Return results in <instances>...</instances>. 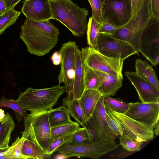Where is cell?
Wrapping results in <instances>:
<instances>
[{
  "instance_id": "obj_1",
  "label": "cell",
  "mask_w": 159,
  "mask_h": 159,
  "mask_svg": "<svg viewBox=\"0 0 159 159\" xmlns=\"http://www.w3.org/2000/svg\"><path fill=\"white\" fill-rule=\"evenodd\" d=\"M20 38L32 54L41 57L48 53L58 41L59 30L49 20L26 19L21 25Z\"/></svg>"
},
{
  "instance_id": "obj_2",
  "label": "cell",
  "mask_w": 159,
  "mask_h": 159,
  "mask_svg": "<svg viewBox=\"0 0 159 159\" xmlns=\"http://www.w3.org/2000/svg\"><path fill=\"white\" fill-rule=\"evenodd\" d=\"M52 19L66 27L75 37H82L87 32L89 10L79 7L71 0H49Z\"/></svg>"
},
{
  "instance_id": "obj_3",
  "label": "cell",
  "mask_w": 159,
  "mask_h": 159,
  "mask_svg": "<svg viewBox=\"0 0 159 159\" xmlns=\"http://www.w3.org/2000/svg\"><path fill=\"white\" fill-rule=\"evenodd\" d=\"M65 92L64 86L60 84L42 89L30 87L20 93L16 100L22 107L31 112L48 110L55 105Z\"/></svg>"
},
{
  "instance_id": "obj_4",
  "label": "cell",
  "mask_w": 159,
  "mask_h": 159,
  "mask_svg": "<svg viewBox=\"0 0 159 159\" xmlns=\"http://www.w3.org/2000/svg\"><path fill=\"white\" fill-rule=\"evenodd\" d=\"M48 111H39L27 115L24 120L25 128L21 136L32 141L45 151L53 140Z\"/></svg>"
},
{
  "instance_id": "obj_5",
  "label": "cell",
  "mask_w": 159,
  "mask_h": 159,
  "mask_svg": "<svg viewBox=\"0 0 159 159\" xmlns=\"http://www.w3.org/2000/svg\"><path fill=\"white\" fill-rule=\"evenodd\" d=\"M151 18L150 0H144L135 19H130L111 36L128 43L138 52L141 53L142 35Z\"/></svg>"
},
{
  "instance_id": "obj_6",
  "label": "cell",
  "mask_w": 159,
  "mask_h": 159,
  "mask_svg": "<svg viewBox=\"0 0 159 159\" xmlns=\"http://www.w3.org/2000/svg\"><path fill=\"white\" fill-rule=\"evenodd\" d=\"M118 146L115 143L103 140L95 142L89 140L82 144H75L69 142L61 145L57 151L64 155L67 158L77 157L98 159L104 154L115 150Z\"/></svg>"
},
{
  "instance_id": "obj_7",
  "label": "cell",
  "mask_w": 159,
  "mask_h": 159,
  "mask_svg": "<svg viewBox=\"0 0 159 159\" xmlns=\"http://www.w3.org/2000/svg\"><path fill=\"white\" fill-rule=\"evenodd\" d=\"M78 48L75 42L70 41L63 44L59 51L61 61L58 81L59 84H64L66 97L70 99L72 98L76 54Z\"/></svg>"
},
{
  "instance_id": "obj_8",
  "label": "cell",
  "mask_w": 159,
  "mask_h": 159,
  "mask_svg": "<svg viewBox=\"0 0 159 159\" xmlns=\"http://www.w3.org/2000/svg\"><path fill=\"white\" fill-rule=\"evenodd\" d=\"M81 51L84 65L94 70L123 77L124 60L107 57L90 46L82 48Z\"/></svg>"
},
{
  "instance_id": "obj_9",
  "label": "cell",
  "mask_w": 159,
  "mask_h": 159,
  "mask_svg": "<svg viewBox=\"0 0 159 159\" xmlns=\"http://www.w3.org/2000/svg\"><path fill=\"white\" fill-rule=\"evenodd\" d=\"M132 11L130 0H105L100 23H107L120 27L130 20Z\"/></svg>"
},
{
  "instance_id": "obj_10",
  "label": "cell",
  "mask_w": 159,
  "mask_h": 159,
  "mask_svg": "<svg viewBox=\"0 0 159 159\" xmlns=\"http://www.w3.org/2000/svg\"><path fill=\"white\" fill-rule=\"evenodd\" d=\"M96 49L107 57L124 61L138 53L128 43L102 34H99Z\"/></svg>"
},
{
  "instance_id": "obj_11",
  "label": "cell",
  "mask_w": 159,
  "mask_h": 159,
  "mask_svg": "<svg viewBox=\"0 0 159 159\" xmlns=\"http://www.w3.org/2000/svg\"><path fill=\"white\" fill-rule=\"evenodd\" d=\"M159 19L151 18L141 39V53L154 66L159 62Z\"/></svg>"
},
{
  "instance_id": "obj_12",
  "label": "cell",
  "mask_w": 159,
  "mask_h": 159,
  "mask_svg": "<svg viewBox=\"0 0 159 159\" xmlns=\"http://www.w3.org/2000/svg\"><path fill=\"white\" fill-rule=\"evenodd\" d=\"M111 111L121 125L124 134L142 143L153 138L154 128L151 125L134 120L124 114Z\"/></svg>"
},
{
  "instance_id": "obj_13",
  "label": "cell",
  "mask_w": 159,
  "mask_h": 159,
  "mask_svg": "<svg viewBox=\"0 0 159 159\" xmlns=\"http://www.w3.org/2000/svg\"><path fill=\"white\" fill-rule=\"evenodd\" d=\"M124 114L138 121L151 125L155 128L159 124V102H136L129 103Z\"/></svg>"
},
{
  "instance_id": "obj_14",
  "label": "cell",
  "mask_w": 159,
  "mask_h": 159,
  "mask_svg": "<svg viewBox=\"0 0 159 159\" xmlns=\"http://www.w3.org/2000/svg\"><path fill=\"white\" fill-rule=\"evenodd\" d=\"M104 96L99 99L92 116L88 121L98 133L101 140L115 143L117 137L110 128L106 117Z\"/></svg>"
},
{
  "instance_id": "obj_15",
  "label": "cell",
  "mask_w": 159,
  "mask_h": 159,
  "mask_svg": "<svg viewBox=\"0 0 159 159\" xmlns=\"http://www.w3.org/2000/svg\"><path fill=\"white\" fill-rule=\"evenodd\" d=\"M21 12L27 19L42 21L52 19L49 0H25Z\"/></svg>"
},
{
  "instance_id": "obj_16",
  "label": "cell",
  "mask_w": 159,
  "mask_h": 159,
  "mask_svg": "<svg viewBox=\"0 0 159 159\" xmlns=\"http://www.w3.org/2000/svg\"><path fill=\"white\" fill-rule=\"evenodd\" d=\"M125 74L135 88L142 102H159V90L135 72L126 71Z\"/></svg>"
},
{
  "instance_id": "obj_17",
  "label": "cell",
  "mask_w": 159,
  "mask_h": 159,
  "mask_svg": "<svg viewBox=\"0 0 159 159\" xmlns=\"http://www.w3.org/2000/svg\"><path fill=\"white\" fill-rule=\"evenodd\" d=\"M84 74L81 52L78 48L76 54L72 99H79L84 90Z\"/></svg>"
},
{
  "instance_id": "obj_18",
  "label": "cell",
  "mask_w": 159,
  "mask_h": 159,
  "mask_svg": "<svg viewBox=\"0 0 159 159\" xmlns=\"http://www.w3.org/2000/svg\"><path fill=\"white\" fill-rule=\"evenodd\" d=\"M98 71L102 78V82L98 90L103 96L115 95L122 87L123 77Z\"/></svg>"
},
{
  "instance_id": "obj_19",
  "label": "cell",
  "mask_w": 159,
  "mask_h": 159,
  "mask_svg": "<svg viewBox=\"0 0 159 159\" xmlns=\"http://www.w3.org/2000/svg\"><path fill=\"white\" fill-rule=\"evenodd\" d=\"M102 95L98 90L88 89L84 90L78 99L87 121L92 116L97 103Z\"/></svg>"
},
{
  "instance_id": "obj_20",
  "label": "cell",
  "mask_w": 159,
  "mask_h": 159,
  "mask_svg": "<svg viewBox=\"0 0 159 159\" xmlns=\"http://www.w3.org/2000/svg\"><path fill=\"white\" fill-rule=\"evenodd\" d=\"M136 72L141 77L159 90V82L152 67L146 61L140 59L135 61Z\"/></svg>"
},
{
  "instance_id": "obj_21",
  "label": "cell",
  "mask_w": 159,
  "mask_h": 159,
  "mask_svg": "<svg viewBox=\"0 0 159 159\" xmlns=\"http://www.w3.org/2000/svg\"><path fill=\"white\" fill-rule=\"evenodd\" d=\"M22 137L21 152L25 159H43L48 157L45 151L30 140Z\"/></svg>"
},
{
  "instance_id": "obj_22",
  "label": "cell",
  "mask_w": 159,
  "mask_h": 159,
  "mask_svg": "<svg viewBox=\"0 0 159 159\" xmlns=\"http://www.w3.org/2000/svg\"><path fill=\"white\" fill-rule=\"evenodd\" d=\"M63 105L67 109L70 115L79 125L85 127L87 120L80 104L78 99H70L66 97L62 100Z\"/></svg>"
},
{
  "instance_id": "obj_23",
  "label": "cell",
  "mask_w": 159,
  "mask_h": 159,
  "mask_svg": "<svg viewBox=\"0 0 159 159\" xmlns=\"http://www.w3.org/2000/svg\"><path fill=\"white\" fill-rule=\"evenodd\" d=\"M48 120L51 128L73 122L66 107L62 105L56 109L49 110Z\"/></svg>"
},
{
  "instance_id": "obj_24",
  "label": "cell",
  "mask_w": 159,
  "mask_h": 159,
  "mask_svg": "<svg viewBox=\"0 0 159 159\" xmlns=\"http://www.w3.org/2000/svg\"><path fill=\"white\" fill-rule=\"evenodd\" d=\"M7 119L4 123L0 122V151L7 150L9 147L11 134L15 128V123L12 118L8 112L6 113Z\"/></svg>"
},
{
  "instance_id": "obj_25",
  "label": "cell",
  "mask_w": 159,
  "mask_h": 159,
  "mask_svg": "<svg viewBox=\"0 0 159 159\" xmlns=\"http://www.w3.org/2000/svg\"><path fill=\"white\" fill-rule=\"evenodd\" d=\"M84 90L88 89L98 90L102 82V78L99 71L84 65Z\"/></svg>"
},
{
  "instance_id": "obj_26",
  "label": "cell",
  "mask_w": 159,
  "mask_h": 159,
  "mask_svg": "<svg viewBox=\"0 0 159 159\" xmlns=\"http://www.w3.org/2000/svg\"><path fill=\"white\" fill-rule=\"evenodd\" d=\"M15 7L6 10L0 15V35L15 23L20 15L21 12L16 10Z\"/></svg>"
},
{
  "instance_id": "obj_27",
  "label": "cell",
  "mask_w": 159,
  "mask_h": 159,
  "mask_svg": "<svg viewBox=\"0 0 159 159\" xmlns=\"http://www.w3.org/2000/svg\"><path fill=\"white\" fill-rule=\"evenodd\" d=\"M0 107H5L14 110L19 122H20L27 115V110L22 107L17 100L7 99L3 95L0 99Z\"/></svg>"
},
{
  "instance_id": "obj_28",
  "label": "cell",
  "mask_w": 159,
  "mask_h": 159,
  "mask_svg": "<svg viewBox=\"0 0 159 159\" xmlns=\"http://www.w3.org/2000/svg\"><path fill=\"white\" fill-rule=\"evenodd\" d=\"M104 104L106 109L121 114H124L128 110L129 104L120 98L104 96Z\"/></svg>"
},
{
  "instance_id": "obj_29",
  "label": "cell",
  "mask_w": 159,
  "mask_h": 159,
  "mask_svg": "<svg viewBox=\"0 0 159 159\" xmlns=\"http://www.w3.org/2000/svg\"><path fill=\"white\" fill-rule=\"evenodd\" d=\"M99 24L92 16L89 18L87 30V42L89 46L95 49L99 34Z\"/></svg>"
},
{
  "instance_id": "obj_30",
  "label": "cell",
  "mask_w": 159,
  "mask_h": 159,
  "mask_svg": "<svg viewBox=\"0 0 159 159\" xmlns=\"http://www.w3.org/2000/svg\"><path fill=\"white\" fill-rule=\"evenodd\" d=\"M22 137H18L11 145L6 150L3 151L4 155L0 159H24L21 152V145Z\"/></svg>"
},
{
  "instance_id": "obj_31",
  "label": "cell",
  "mask_w": 159,
  "mask_h": 159,
  "mask_svg": "<svg viewBox=\"0 0 159 159\" xmlns=\"http://www.w3.org/2000/svg\"><path fill=\"white\" fill-rule=\"evenodd\" d=\"M79 125L77 122H73L51 128L53 140L60 136L77 130L80 128Z\"/></svg>"
},
{
  "instance_id": "obj_32",
  "label": "cell",
  "mask_w": 159,
  "mask_h": 159,
  "mask_svg": "<svg viewBox=\"0 0 159 159\" xmlns=\"http://www.w3.org/2000/svg\"><path fill=\"white\" fill-rule=\"evenodd\" d=\"M77 130L62 135L53 139L46 151L48 157H49L54 152L57 151L61 145L70 142Z\"/></svg>"
},
{
  "instance_id": "obj_33",
  "label": "cell",
  "mask_w": 159,
  "mask_h": 159,
  "mask_svg": "<svg viewBox=\"0 0 159 159\" xmlns=\"http://www.w3.org/2000/svg\"><path fill=\"white\" fill-rule=\"evenodd\" d=\"M106 117L108 125L117 137L124 134L123 129L116 117L109 109H106Z\"/></svg>"
},
{
  "instance_id": "obj_34",
  "label": "cell",
  "mask_w": 159,
  "mask_h": 159,
  "mask_svg": "<svg viewBox=\"0 0 159 159\" xmlns=\"http://www.w3.org/2000/svg\"><path fill=\"white\" fill-rule=\"evenodd\" d=\"M120 144L123 148L129 152L139 151L143 144L138 142L129 136L123 134L119 137Z\"/></svg>"
},
{
  "instance_id": "obj_35",
  "label": "cell",
  "mask_w": 159,
  "mask_h": 159,
  "mask_svg": "<svg viewBox=\"0 0 159 159\" xmlns=\"http://www.w3.org/2000/svg\"><path fill=\"white\" fill-rule=\"evenodd\" d=\"M89 140V136L85 127L80 128L74 134L69 142L75 144L85 143Z\"/></svg>"
},
{
  "instance_id": "obj_36",
  "label": "cell",
  "mask_w": 159,
  "mask_h": 159,
  "mask_svg": "<svg viewBox=\"0 0 159 159\" xmlns=\"http://www.w3.org/2000/svg\"><path fill=\"white\" fill-rule=\"evenodd\" d=\"M92 11V17L98 24L100 23L102 5L100 0H88Z\"/></svg>"
},
{
  "instance_id": "obj_37",
  "label": "cell",
  "mask_w": 159,
  "mask_h": 159,
  "mask_svg": "<svg viewBox=\"0 0 159 159\" xmlns=\"http://www.w3.org/2000/svg\"><path fill=\"white\" fill-rule=\"evenodd\" d=\"M118 27L107 23H101L99 24V34L111 35L116 31Z\"/></svg>"
},
{
  "instance_id": "obj_38",
  "label": "cell",
  "mask_w": 159,
  "mask_h": 159,
  "mask_svg": "<svg viewBox=\"0 0 159 159\" xmlns=\"http://www.w3.org/2000/svg\"><path fill=\"white\" fill-rule=\"evenodd\" d=\"M85 128L89 136V140L95 142L102 140L97 132L88 121Z\"/></svg>"
},
{
  "instance_id": "obj_39",
  "label": "cell",
  "mask_w": 159,
  "mask_h": 159,
  "mask_svg": "<svg viewBox=\"0 0 159 159\" xmlns=\"http://www.w3.org/2000/svg\"><path fill=\"white\" fill-rule=\"evenodd\" d=\"M151 18L159 19V0H150Z\"/></svg>"
},
{
  "instance_id": "obj_40",
  "label": "cell",
  "mask_w": 159,
  "mask_h": 159,
  "mask_svg": "<svg viewBox=\"0 0 159 159\" xmlns=\"http://www.w3.org/2000/svg\"><path fill=\"white\" fill-rule=\"evenodd\" d=\"M144 0H130L132 7V16L130 19H135Z\"/></svg>"
},
{
  "instance_id": "obj_41",
  "label": "cell",
  "mask_w": 159,
  "mask_h": 159,
  "mask_svg": "<svg viewBox=\"0 0 159 159\" xmlns=\"http://www.w3.org/2000/svg\"><path fill=\"white\" fill-rule=\"evenodd\" d=\"M51 59L54 65L57 66L60 65L61 61V56L59 52L55 51L52 55Z\"/></svg>"
},
{
  "instance_id": "obj_42",
  "label": "cell",
  "mask_w": 159,
  "mask_h": 159,
  "mask_svg": "<svg viewBox=\"0 0 159 159\" xmlns=\"http://www.w3.org/2000/svg\"><path fill=\"white\" fill-rule=\"evenodd\" d=\"M4 3L6 10H7L14 6L22 0H1Z\"/></svg>"
},
{
  "instance_id": "obj_43",
  "label": "cell",
  "mask_w": 159,
  "mask_h": 159,
  "mask_svg": "<svg viewBox=\"0 0 159 159\" xmlns=\"http://www.w3.org/2000/svg\"><path fill=\"white\" fill-rule=\"evenodd\" d=\"M7 119V116L5 114L4 111L0 108V122L4 123L6 121Z\"/></svg>"
},
{
  "instance_id": "obj_44",
  "label": "cell",
  "mask_w": 159,
  "mask_h": 159,
  "mask_svg": "<svg viewBox=\"0 0 159 159\" xmlns=\"http://www.w3.org/2000/svg\"><path fill=\"white\" fill-rule=\"evenodd\" d=\"M6 10L4 3L1 0H0V15L3 13Z\"/></svg>"
},
{
  "instance_id": "obj_45",
  "label": "cell",
  "mask_w": 159,
  "mask_h": 159,
  "mask_svg": "<svg viewBox=\"0 0 159 159\" xmlns=\"http://www.w3.org/2000/svg\"><path fill=\"white\" fill-rule=\"evenodd\" d=\"M155 129L153 130L154 134H155L156 135L158 136L159 134V125L157 124V126L154 128Z\"/></svg>"
},
{
  "instance_id": "obj_46",
  "label": "cell",
  "mask_w": 159,
  "mask_h": 159,
  "mask_svg": "<svg viewBox=\"0 0 159 159\" xmlns=\"http://www.w3.org/2000/svg\"><path fill=\"white\" fill-rule=\"evenodd\" d=\"M102 5L103 4V2L105 1V0H100Z\"/></svg>"
}]
</instances>
